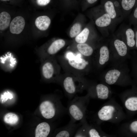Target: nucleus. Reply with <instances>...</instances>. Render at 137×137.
<instances>
[{"mask_svg":"<svg viewBox=\"0 0 137 137\" xmlns=\"http://www.w3.org/2000/svg\"><path fill=\"white\" fill-rule=\"evenodd\" d=\"M95 123L100 125L104 122L117 124L126 119V115L121 105L113 98L104 104L95 113Z\"/></svg>","mask_w":137,"mask_h":137,"instance_id":"1","label":"nucleus"},{"mask_svg":"<svg viewBox=\"0 0 137 137\" xmlns=\"http://www.w3.org/2000/svg\"><path fill=\"white\" fill-rule=\"evenodd\" d=\"M125 62L113 65L106 71L102 78V82L108 85H117L125 87L132 85L130 70Z\"/></svg>","mask_w":137,"mask_h":137,"instance_id":"2","label":"nucleus"},{"mask_svg":"<svg viewBox=\"0 0 137 137\" xmlns=\"http://www.w3.org/2000/svg\"><path fill=\"white\" fill-rule=\"evenodd\" d=\"M90 99L87 94L84 96H75L69 100L67 108V113L71 121L75 123L86 119L87 109Z\"/></svg>","mask_w":137,"mask_h":137,"instance_id":"3","label":"nucleus"},{"mask_svg":"<svg viewBox=\"0 0 137 137\" xmlns=\"http://www.w3.org/2000/svg\"><path fill=\"white\" fill-rule=\"evenodd\" d=\"M110 51V60L114 65L124 62L130 58L131 54L128 46L122 40L113 33L108 41Z\"/></svg>","mask_w":137,"mask_h":137,"instance_id":"4","label":"nucleus"},{"mask_svg":"<svg viewBox=\"0 0 137 137\" xmlns=\"http://www.w3.org/2000/svg\"><path fill=\"white\" fill-rule=\"evenodd\" d=\"M92 11L95 24L99 28L103 37L107 38L110 34L114 32L117 25L101 5L94 8Z\"/></svg>","mask_w":137,"mask_h":137,"instance_id":"5","label":"nucleus"},{"mask_svg":"<svg viewBox=\"0 0 137 137\" xmlns=\"http://www.w3.org/2000/svg\"><path fill=\"white\" fill-rule=\"evenodd\" d=\"M90 84L79 78L68 76L62 82V85L65 94L70 100L73 98L76 94L87 89Z\"/></svg>","mask_w":137,"mask_h":137,"instance_id":"6","label":"nucleus"},{"mask_svg":"<svg viewBox=\"0 0 137 137\" xmlns=\"http://www.w3.org/2000/svg\"><path fill=\"white\" fill-rule=\"evenodd\" d=\"M119 96L128 114L137 112V87L132 85L131 88L126 90Z\"/></svg>","mask_w":137,"mask_h":137,"instance_id":"7","label":"nucleus"},{"mask_svg":"<svg viewBox=\"0 0 137 137\" xmlns=\"http://www.w3.org/2000/svg\"><path fill=\"white\" fill-rule=\"evenodd\" d=\"M40 109L43 117L47 119L54 117L57 112L62 116L67 113V108L61 102L56 105L53 101L49 100H45L41 104Z\"/></svg>","mask_w":137,"mask_h":137,"instance_id":"8","label":"nucleus"},{"mask_svg":"<svg viewBox=\"0 0 137 137\" xmlns=\"http://www.w3.org/2000/svg\"><path fill=\"white\" fill-rule=\"evenodd\" d=\"M88 94L91 98L106 100L111 98L112 91L109 85L102 82L88 86Z\"/></svg>","mask_w":137,"mask_h":137,"instance_id":"9","label":"nucleus"},{"mask_svg":"<svg viewBox=\"0 0 137 137\" xmlns=\"http://www.w3.org/2000/svg\"><path fill=\"white\" fill-rule=\"evenodd\" d=\"M114 34L125 43L130 50L135 49V33L129 24H121Z\"/></svg>","mask_w":137,"mask_h":137,"instance_id":"10","label":"nucleus"},{"mask_svg":"<svg viewBox=\"0 0 137 137\" xmlns=\"http://www.w3.org/2000/svg\"><path fill=\"white\" fill-rule=\"evenodd\" d=\"M101 5L117 25L124 20L114 7L112 0H101Z\"/></svg>","mask_w":137,"mask_h":137,"instance_id":"11","label":"nucleus"},{"mask_svg":"<svg viewBox=\"0 0 137 137\" xmlns=\"http://www.w3.org/2000/svg\"><path fill=\"white\" fill-rule=\"evenodd\" d=\"M118 132L121 136H137V120L123 124L119 128Z\"/></svg>","mask_w":137,"mask_h":137,"instance_id":"12","label":"nucleus"},{"mask_svg":"<svg viewBox=\"0 0 137 137\" xmlns=\"http://www.w3.org/2000/svg\"><path fill=\"white\" fill-rule=\"evenodd\" d=\"M81 124V122L78 124H76L75 123L70 120L68 124L60 129L56 135L55 137L74 136Z\"/></svg>","mask_w":137,"mask_h":137,"instance_id":"13","label":"nucleus"},{"mask_svg":"<svg viewBox=\"0 0 137 137\" xmlns=\"http://www.w3.org/2000/svg\"><path fill=\"white\" fill-rule=\"evenodd\" d=\"M87 137H109L115 136L114 135H109L104 132L99 125L94 123L88 124L86 132Z\"/></svg>","mask_w":137,"mask_h":137,"instance_id":"14","label":"nucleus"},{"mask_svg":"<svg viewBox=\"0 0 137 137\" xmlns=\"http://www.w3.org/2000/svg\"><path fill=\"white\" fill-rule=\"evenodd\" d=\"M74 56L71 53H68L67 56L69 64L73 68L78 70H82L88 65V62L84 59Z\"/></svg>","mask_w":137,"mask_h":137,"instance_id":"15","label":"nucleus"},{"mask_svg":"<svg viewBox=\"0 0 137 137\" xmlns=\"http://www.w3.org/2000/svg\"><path fill=\"white\" fill-rule=\"evenodd\" d=\"M98 65L103 66L110 60V54L108 41L100 45L98 50Z\"/></svg>","mask_w":137,"mask_h":137,"instance_id":"16","label":"nucleus"},{"mask_svg":"<svg viewBox=\"0 0 137 137\" xmlns=\"http://www.w3.org/2000/svg\"><path fill=\"white\" fill-rule=\"evenodd\" d=\"M25 24V21L23 17L19 16L15 17L10 24V32L14 34L20 33L23 30Z\"/></svg>","mask_w":137,"mask_h":137,"instance_id":"17","label":"nucleus"},{"mask_svg":"<svg viewBox=\"0 0 137 137\" xmlns=\"http://www.w3.org/2000/svg\"><path fill=\"white\" fill-rule=\"evenodd\" d=\"M131 71L130 74L132 85L137 87V52L133 50L131 53Z\"/></svg>","mask_w":137,"mask_h":137,"instance_id":"18","label":"nucleus"},{"mask_svg":"<svg viewBox=\"0 0 137 137\" xmlns=\"http://www.w3.org/2000/svg\"><path fill=\"white\" fill-rule=\"evenodd\" d=\"M121 4L124 17L127 18L134 8L137 0H118Z\"/></svg>","mask_w":137,"mask_h":137,"instance_id":"19","label":"nucleus"},{"mask_svg":"<svg viewBox=\"0 0 137 137\" xmlns=\"http://www.w3.org/2000/svg\"><path fill=\"white\" fill-rule=\"evenodd\" d=\"M50 128L49 124L46 122L39 124L35 130L36 137H46L49 134Z\"/></svg>","mask_w":137,"mask_h":137,"instance_id":"20","label":"nucleus"},{"mask_svg":"<svg viewBox=\"0 0 137 137\" xmlns=\"http://www.w3.org/2000/svg\"><path fill=\"white\" fill-rule=\"evenodd\" d=\"M42 74L44 77L46 79L52 78L54 75L55 68L53 64L51 62L47 61L45 62L42 66Z\"/></svg>","mask_w":137,"mask_h":137,"instance_id":"21","label":"nucleus"},{"mask_svg":"<svg viewBox=\"0 0 137 137\" xmlns=\"http://www.w3.org/2000/svg\"><path fill=\"white\" fill-rule=\"evenodd\" d=\"M65 44V42L63 39L57 40L50 44L48 48L47 52L48 54L53 55L57 53L63 47Z\"/></svg>","mask_w":137,"mask_h":137,"instance_id":"22","label":"nucleus"},{"mask_svg":"<svg viewBox=\"0 0 137 137\" xmlns=\"http://www.w3.org/2000/svg\"><path fill=\"white\" fill-rule=\"evenodd\" d=\"M51 22L49 18L46 15L40 16L37 18L35 24L37 28L41 30H45L49 26Z\"/></svg>","mask_w":137,"mask_h":137,"instance_id":"23","label":"nucleus"},{"mask_svg":"<svg viewBox=\"0 0 137 137\" xmlns=\"http://www.w3.org/2000/svg\"><path fill=\"white\" fill-rule=\"evenodd\" d=\"M77 48L79 52L84 56L89 57L91 56L94 52L93 47L85 43H78Z\"/></svg>","mask_w":137,"mask_h":137,"instance_id":"24","label":"nucleus"},{"mask_svg":"<svg viewBox=\"0 0 137 137\" xmlns=\"http://www.w3.org/2000/svg\"><path fill=\"white\" fill-rule=\"evenodd\" d=\"M11 17L10 14L6 12H3L0 14V29L3 30L9 26Z\"/></svg>","mask_w":137,"mask_h":137,"instance_id":"25","label":"nucleus"},{"mask_svg":"<svg viewBox=\"0 0 137 137\" xmlns=\"http://www.w3.org/2000/svg\"><path fill=\"white\" fill-rule=\"evenodd\" d=\"M91 30L88 27L84 28L75 38V40L78 43H85L91 34Z\"/></svg>","mask_w":137,"mask_h":137,"instance_id":"26","label":"nucleus"},{"mask_svg":"<svg viewBox=\"0 0 137 137\" xmlns=\"http://www.w3.org/2000/svg\"><path fill=\"white\" fill-rule=\"evenodd\" d=\"M4 119L6 123L11 125H13L18 122L19 118L15 114L12 113H9L5 115Z\"/></svg>","mask_w":137,"mask_h":137,"instance_id":"27","label":"nucleus"},{"mask_svg":"<svg viewBox=\"0 0 137 137\" xmlns=\"http://www.w3.org/2000/svg\"><path fill=\"white\" fill-rule=\"evenodd\" d=\"M128 18L130 25L134 26L137 25V0L134 8Z\"/></svg>","mask_w":137,"mask_h":137,"instance_id":"28","label":"nucleus"},{"mask_svg":"<svg viewBox=\"0 0 137 137\" xmlns=\"http://www.w3.org/2000/svg\"><path fill=\"white\" fill-rule=\"evenodd\" d=\"M81 26L80 24L76 23L71 28L70 32V36L71 38L76 37L80 32Z\"/></svg>","mask_w":137,"mask_h":137,"instance_id":"29","label":"nucleus"},{"mask_svg":"<svg viewBox=\"0 0 137 137\" xmlns=\"http://www.w3.org/2000/svg\"><path fill=\"white\" fill-rule=\"evenodd\" d=\"M114 6L121 16L125 19L122 8L118 0H112Z\"/></svg>","mask_w":137,"mask_h":137,"instance_id":"30","label":"nucleus"},{"mask_svg":"<svg viewBox=\"0 0 137 137\" xmlns=\"http://www.w3.org/2000/svg\"><path fill=\"white\" fill-rule=\"evenodd\" d=\"M13 97V95L11 94L8 92H5L4 94L1 96V103H3L5 102L8 99H11Z\"/></svg>","mask_w":137,"mask_h":137,"instance_id":"31","label":"nucleus"},{"mask_svg":"<svg viewBox=\"0 0 137 137\" xmlns=\"http://www.w3.org/2000/svg\"><path fill=\"white\" fill-rule=\"evenodd\" d=\"M50 0H37V4L40 6H45L48 4Z\"/></svg>","mask_w":137,"mask_h":137,"instance_id":"32","label":"nucleus"},{"mask_svg":"<svg viewBox=\"0 0 137 137\" xmlns=\"http://www.w3.org/2000/svg\"><path fill=\"white\" fill-rule=\"evenodd\" d=\"M98 1V0H85L86 4L88 6L95 4Z\"/></svg>","mask_w":137,"mask_h":137,"instance_id":"33","label":"nucleus"},{"mask_svg":"<svg viewBox=\"0 0 137 137\" xmlns=\"http://www.w3.org/2000/svg\"><path fill=\"white\" fill-rule=\"evenodd\" d=\"M133 29L134 31L135 35V49L137 50V25L134 26Z\"/></svg>","mask_w":137,"mask_h":137,"instance_id":"34","label":"nucleus"},{"mask_svg":"<svg viewBox=\"0 0 137 137\" xmlns=\"http://www.w3.org/2000/svg\"><path fill=\"white\" fill-rule=\"evenodd\" d=\"M2 0V1H7V0Z\"/></svg>","mask_w":137,"mask_h":137,"instance_id":"35","label":"nucleus"}]
</instances>
